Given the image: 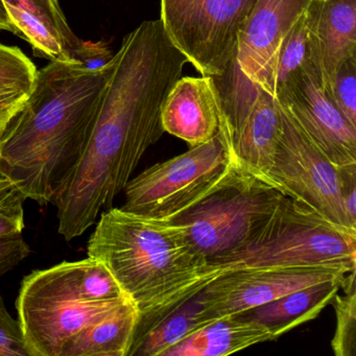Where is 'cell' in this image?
I'll return each mask as SVG.
<instances>
[{"mask_svg": "<svg viewBox=\"0 0 356 356\" xmlns=\"http://www.w3.org/2000/svg\"><path fill=\"white\" fill-rule=\"evenodd\" d=\"M187 63L160 19L143 22L124 37L84 155L53 203L66 241L84 234L111 208L161 138L162 107Z\"/></svg>", "mask_w": 356, "mask_h": 356, "instance_id": "6da1fadb", "label": "cell"}, {"mask_svg": "<svg viewBox=\"0 0 356 356\" xmlns=\"http://www.w3.org/2000/svg\"><path fill=\"white\" fill-rule=\"evenodd\" d=\"M51 61L0 143V177L40 207L53 204L84 155L113 70Z\"/></svg>", "mask_w": 356, "mask_h": 356, "instance_id": "7a4b0ae2", "label": "cell"}, {"mask_svg": "<svg viewBox=\"0 0 356 356\" xmlns=\"http://www.w3.org/2000/svg\"><path fill=\"white\" fill-rule=\"evenodd\" d=\"M88 257L101 261L139 312L133 339L153 328L212 280L207 259L182 225L109 208L91 234Z\"/></svg>", "mask_w": 356, "mask_h": 356, "instance_id": "3957f363", "label": "cell"}, {"mask_svg": "<svg viewBox=\"0 0 356 356\" xmlns=\"http://www.w3.org/2000/svg\"><path fill=\"white\" fill-rule=\"evenodd\" d=\"M128 300L111 273L95 258L33 270L22 279L16 299L29 355H61L72 337Z\"/></svg>", "mask_w": 356, "mask_h": 356, "instance_id": "277c9868", "label": "cell"}, {"mask_svg": "<svg viewBox=\"0 0 356 356\" xmlns=\"http://www.w3.org/2000/svg\"><path fill=\"white\" fill-rule=\"evenodd\" d=\"M208 266L213 279L243 268H329L348 274L356 270V233L334 226L304 204L283 195L241 247Z\"/></svg>", "mask_w": 356, "mask_h": 356, "instance_id": "5b68a950", "label": "cell"}, {"mask_svg": "<svg viewBox=\"0 0 356 356\" xmlns=\"http://www.w3.org/2000/svg\"><path fill=\"white\" fill-rule=\"evenodd\" d=\"M283 195L233 165L220 184L172 222L184 227L209 264L241 247L272 214Z\"/></svg>", "mask_w": 356, "mask_h": 356, "instance_id": "8992f818", "label": "cell"}, {"mask_svg": "<svg viewBox=\"0 0 356 356\" xmlns=\"http://www.w3.org/2000/svg\"><path fill=\"white\" fill-rule=\"evenodd\" d=\"M232 168L226 143L218 132L129 181L122 209L156 220H175L220 184Z\"/></svg>", "mask_w": 356, "mask_h": 356, "instance_id": "52a82bcc", "label": "cell"}, {"mask_svg": "<svg viewBox=\"0 0 356 356\" xmlns=\"http://www.w3.org/2000/svg\"><path fill=\"white\" fill-rule=\"evenodd\" d=\"M214 81L220 99L218 132L226 143L231 163L270 184L268 170L281 133L276 99L250 81L234 59Z\"/></svg>", "mask_w": 356, "mask_h": 356, "instance_id": "ba28073f", "label": "cell"}, {"mask_svg": "<svg viewBox=\"0 0 356 356\" xmlns=\"http://www.w3.org/2000/svg\"><path fill=\"white\" fill-rule=\"evenodd\" d=\"M257 0H161V20L172 44L205 76L225 74L237 37Z\"/></svg>", "mask_w": 356, "mask_h": 356, "instance_id": "9c48e42d", "label": "cell"}, {"mask_svg": "<svg viewBox=\"0 0 356 356\" xmlns=\"http://www.w3.org/2000/svg\"><path fill=\"white\" fill-rule=\"evenodd\" d=\"M277 107L281 133L268 170V183L334 226L356 233V226L350 222L343 206L339 168L333 165L278 102Z\"/></svg>", "mask_w": 356, "mask_h": 356, "instance_id": "30bf717a", "label": "cell"}, {"mask_svg": "<svg viewBox=\"0 0 356 356\" xmlns=\"http://www.w3.org/2000/svg\"><path fill=\"white\" fill-rule=\"evenodd\" d=\"M347 273L329 268H243L225 272L197 293L211 318L245 314L304 287L343 278Z\"/></svg>", "mask_w": 356, "mask_h": 356, "instance_id": "8fae6325", "label": "cell"}, {"mask_svg": "<svg viewBox=\"0 0 356 356\" xmlns=\"http://www.w3.org/2000/svg\"><path fill=\"white\" fill-rule=\"evenodd\" d=\"M337 168L356 164V128L337 109L309 59L275 97Z\"/></svg>", "mask_w": 356, "mask_h": 356, "instance_id": "7c38bea8", "label": "cell"}, {"mask_svg": "<svg viewBox=\"0 0 356 356\" xmlns=\"http://www.w3.org/2000/svg\"><path fill=\"white\" fill-rule=\"evenodd\" d=\"M312 0H257L237 37L234 61L239 70L261 87L279 45Z\"/></svg>", "mask_w": 356, "mask_h": 356, "instance_id": "4fadbf2b", "label": "cell"}, {"mask_svg": "<svg viewBox=\"0 0 356 356\" xmlns=\"http://www.w3.org/2000/svg\"><path fill=\"white\" fill-rule=\"evenodd\" d=\"M308 49L325 90L341 64L356 57V0H312Z\"/></svg>", "mask_w": 356, "mask_h": 356, "instance_id": "5bb4252c", "label": "cell"}, {"mask_svg": "<svg viewBox=\"0 0 356 356\" xmlns=\"http://www.w3.org/2000/svg\"><path fill=\"white\" fill-rule=\"evenodd\" d=\"M220 93L214 78L181 76L162 107V128L191 147L202 145L220 130Z\"/></svg>", "mask_w": 356, "mask_h": 356, "instance_id": "9a60e30c", "label": "cell"}, {"mask_svg": "<svg viewBox=\"0 0 356 356\" xmlns=\"http://www.w3.org/2000/svg\"><path fill=\"white\" fill-rule=\"evenodd\" d=\"M343 278L304 287L241 314L266 327L276 339L316 318L339 293Z\"/></svg>", "mask_w": 356, "mask_h": 356, "instance_id": "2e32d148", "label": "cell"}, {"mask_svg": "<svg viewBox=\"0 0 356 356\" xmlns=\"http://www.w3.org/2000/svg\"><path fill=\"white\" fill-rule=\"evenodd\" d=\"M273 341L266 327L243 314L225 316L183 339L163 356H225L251 346Z\"/></svg>", "mask_w": 356, "mask_h": 356, "instance_id": "e0dca14e", "label": "cell"}, {"mask_svg": "<svg viewBox=\"0 0 356 356\" xmlns=\"http://www.w3.org/2000/svg\"><path fill=\"white\" fill-rule=\"evenodd\" d=\"M138 320V309L128 300L76 333L64 345L60 356H128Z\"/></svg>", "mask_w": 356, "mask_h": 356, "instance_id": "ac0fdd59", "label": "cell"}, {"mask_svg": "<svg viewBox=\"0 0 356 356\" xmlns=\"http://www.w3.org/2000/svg\"><path fill=\"white\" fill-rule=\"evenodd\" d=\"M212 321L216 318L206 312L197 293L145 334L133 339L128 356H163L170 348Z\"/></svg>", "mask_w": 356, "mask_h": 356, "instance_id": "d6986e66", "label": "cell"}, {"mask_svg": "<svg viewBox=\"0 0 356 356\" xmlns=\"http://www.w3.org/2000/svg\"><path fill=\"white\" fill-rule=\"evenodd\" d=\"M309 49L305 11L283 39L270 60L264 74L261 88L275 99L291 74L307 61Z\"/></svg>", "mask_w": 356, "mask_h": 356, "instance_id": "ffe728a7", "label": "cell"}, {"mask_svg": "<svg viewBox=\"0 0 356 356\" xmlns=\"http://www.w3.org/2000/svg\"><path fill=\"white\" fill-rule=\"evenodd\" d=\"M5 6L12 24L17 31V36L30 43L37 57L47 58L51 61L74 62L58 35L42 20L22 8L8 3Z\"/></svg>", "mask_w": 356, "mask_h": 356, "instance_id": "44dd1931", "label": "cell"}, {"mask_svg": "<svg viewBox=\"0 0 356 356\" xmlns=\"http://www.w3.org/2000/svg\"><path fill=\"white\" fill-rule=\"evenodd\" d=\"M356 270L346 274L341 289L334 300L337 326L331 341V348L337 356H354L356 351Z\"/></svg>", "mask_w": 356, "mask_h": 356, "instance_id": "7402d4cb", "label": "cell"}, {"mask_svg": "<svg viewBox=\"0 0 356 356\" xmlns=\"http://www.w3.org/2000/svg\"><path fill=\"white\" fill-rule=\"evenodd\" d=\"M3 3L22 8L42 20L63 43L72 61L78 62L86 42L81 40L70 29L62 11L59 0H3Z\"/></svg>", "mask_w": 356, "mask_h": 356, "instance_id": "603a6c76", "label": "cell"}, {"mask_svg": "<svg viewBox=\"0 0 356 356\" xmlns=\"http://www.w3.org/2000/svg\"><path fill=\"white\" fill-rule=\"evenodd\" d=\"M37 74L36 65L19 47L0 43V87L18 89L30 95Z\"/></svg>", "mask_w": 356, "mask_h": 356, "instance_id": "cb8c5ba5", "label": "cell"}, {"mask_svg": "<svg viewBox=\"0 0 356 356\" xmlns=\"http://www.w3.org/2000/svg\"><path fill=\"white\" fill-rule=\"evenodd\" d=\"M326 91L341 115L356 128V57L339 66Z\"/></svg>", "mask_w": 356, "mask_h": 356, "instance_id": "d4e9b609", "label": "cell"}, {"mask_svg": "<svg viewBox=\"0 0 356 356\" xmlns=\"http://www.w3.org/2000/svg\"><path fill=\"white\" fill-rule=\"evenodd\" d=\"M24 195L9 187L0 195V238L22 235L24 224Z\"/></svg>", "mask_w": 356, "mask_h": 356, "instance_id": "484cf974", "label": "cell"}, {"mask_svg": "<svg viewBox=\"0 0 356 356\" xmlns=\"http://www.w3.org/2000/svg\"><path fill=\"white\" fill-rule=\"evenodd\" d=\"M0 356H30L17 318H14L0 295Z\"/></svg>", "mask_w": 356, "mask_h": 356, "instance_id": "4316f807", "label": "cell"}, {"mask_svg": "<svg viewBox=\"0 0 356 356\" xmlns=\"http://www.w3.org/2000/svg\"><path fill=\"white\" fill-rule=\"evenodd\" d=\"M30 253V245L22 234L0 238V277L19 266Z\"/></svg>", "mask_w": 356, "mask_h": 356, "instance_id": "83f0119b", "label": "cell"}, {"mask_svg": "<svg viewBox=\"0 0 356 356\" xmlns=\"http://www.w3.org/2000/svg\"><path fill=\"white\" fill-rule=\"evenodd\" d=\"M28 97V93L18 89L0 87V143L16 116L22 111Z\"/></svg>", "mask_w": 356, "mask_h": 356, "instance_id": "f1b7e54d", "label": "cell"}, {"mask_svg": "<svg viewBox=\"0 0 356 356\" xmlns=\"http://www.w3.org/2000/svg\"><path fill=\"white\" fill-rule=\"evenodd\" d=\"M339 174L346 213L350 222L356 226V164L339 168Z\"/></svg>", "mask_w": 356, "mask_h": 356, "instance_id": "f546056e", "label": "cell"}, {"mask_svg": "<svg viewBox=\"0 0 356 356\" xmlns=\"http://www.w3.org/2000/svg\"><path fill=\"white\" fill-rule=\"evenodd\" d=\"M0 32H11L13 34L18 35L15 26L10 19L9 14H8L3 0H0Z\"/></svg>", "mask_w": 356, "mask_h": 356, "instance_id": "4dcf8cb0", "label": "cell"}, {"mask_svg": "<svg viewBox=\"0 0 356 356\" xmlns=\"http://www.w3.org/2000/svg\"><path fill=\"white\" fill-rule=\"evenodd\" d=\"M11 183H10L9 180L3 178V177H0V195L3 193V191H7L9 187H11Z\"/></svg>", "mask_w": 356, "mask_h": 356, "instance_id": "1f68e13d", "label": "cell"}]
</instances>
